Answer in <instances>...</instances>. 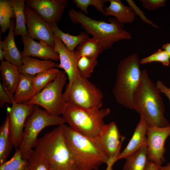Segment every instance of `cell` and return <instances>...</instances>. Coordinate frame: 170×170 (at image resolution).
<instances>
[{
  "label": "cell",
  "instance_id": "obj_1",
  "mask_svg": "<svg viewBox=\"0 0 170 170\" xmlns=\"http://www.w3.org/2000/svg\"><path fill=\"white\" fill-rule=\"evenodd\" d=\"M159 90L146 70L141 71L140 80L133 96V109L148 126L163 128L170 125L164 116L165 107Z\"/></svg>",
  "mask_w": 170,
  "mask_h": 170
},
{
  "label": "cell",
  "instance_id": "obj_2",
  "mask_svg": "<svg viewBox=\"0 0 170 170\" xmlns=\"http://www.w3.org/2000/svg\"><path fill=\"white\" fill-rule=\"evenodd\" d=\"M64 136L71 152L77 170H98L110 158L92 139L77 132L69 126L62 124Z\"/></svg>",
  "mask_w": 170,
  "mask_h": 170
},
{
  "label": "cell",
  "instance_id": "obj_3",
  "mask_svg": "<svg viewBox=\"0 0 170 170\" xmlns=\"http://www.w3.org/2000/svg\"><path fill=\"white\" fill-rule=\"evenodd\" d=\"M72 22L80 24L86 33L98 40L105 50L111 48L113 44L120 41L132 39L131 33L123 28V25L115 18H109V23L93 19L82 11L71 8L68 12Z\"/></svg>",
  "mask_w": 170,
  "mask_h": 170
},
{
  "label": "cell",
  "instance_id": "obj_4",
  "mask_svg": "<svg viewBox=\"0 0 170 170\" xmlns=\"http://www.w3.org/2000/svg\"><path fill=\"white\" fill-rule=\"evenodd\" d=\"M34 150L47 160L52 170H77L62 124L39 138Z\"/></svg>",
  "mask_w": 170,
  "mask_h": 170
},
{
  "label": "cell",
  "instance_id": "obj_5",
  "mask_svg": "<svg viewBox=\"0 0 170 170\" xmlns=\"http://www.w3.org/2000/svg\"><path fill=\"white\" fill-rule=\"evenodd\" d=\"M140 64L139 54L134 53L121 60L117 66L113 95L118 104L130 109H134L133 96L140 80Z\"/></svg>",
  "mask_w": 170,
  "mask_h": 170
},
{
  "label": "cell",
  "instance_id": "obj_6",
  "mask_svg": "<svg viewBox=\"0 0 170 170\" xmlns=\"http://www.w3.org/2000/svg\"><path fill=\"white\" fill-rule=\"evenodd\" d=\"M110 110L104 109H85L67 103L62 114L65 122L78 133L92 138L97 134L105 124L104 118Z\"/></svg>",
  "mask_w": 170,
  "mask_h": 170
},
{
  "label": "cell",
  "instance_id": "obj_7",
  "mask_svg": "<svg viewBox=\"0 0 170 170\" xmlns=\"http://www.w3.org/2000/svg\"><path fill=\"white\" fill-rule=\"evenodd\" d=\"M65 122L63 117L53 115L40 108L38 105H34L26 122L22 142L19 148L23 158L27 160L31 151L37 143L38 134L43 129L49 126H59Z\"/></svg>",
  "mask_w": 170,
  "mask_h": 170
},
{
  "label": "cell",
  "instance_id": "obj_8",
  "mask_svg": "<svg viewBox=\"0 0 170 170\" xmlns=\"http://www.w3.org/2000/svg\"><path fill=\"white\" fill-rule=\"evenodd\" d=\"M62 97L66 103L81 108L100 109L102 106L101 91L88 79L81 76L67 86Z\"/></svg>",
  "mask_w": 170,
  "mask_h": 170
},
{
  "label": "cell",
  "instance_id": "obj_9",
  "mask_svg": "<svg viewBox=\"0 0 170 170\" xmlns=\"http://www.w3.org/2000/svg\"><path fill=\"white\" fill-rule=\"evenodd\" d=\"M68 79L65 72L60 71L54 81L26 103L40 106L53 115H62L67 105L62 91Z\"/></svg>",
  "mask_w": 170,
  "mask_h": 170
},
{
  "label": "cell",
  "instance_id": "obj_10",
  "mask_svg": "<svg viewBox=\"0 0 170 170\" xmlns=\"http://www.w3.org/2000/svg\"><path fill=\"white\" fill-rule=\"evenodd\" d=\"M91 138L109 158L116 160L121 153L122 144L125 137L122 136L116 124L113 122L105 124L99 132Z\"/></svg>",
  "mask_w": 170,
  "mask_h": 170
},
{
  "label": "cell",
  "instance_id": "obj_11",
  "mask_svg": "<svg viewBox=\"0 0 170 170\" xmlns=\"http://www.w3.org/2000/svg\"><path fill=\"white\" fill-rule=\"evenodd\" d=\"M170 136V125L163 128L148 126L147 136V158L149 161L159 166L165 161V143Z\"/></svg>",
  "mask_w": 170,
  "mask_h": 170
},
{
  "label": "cell",
  "instance_id": "obj_12",
  "mask_svg": "<svg viewBox=\"0 0 170 170\" xmlns=\"http://www.w3.org/2000/svg\"><path fill=\"white\" fill-rule=\"evenodd\" d=\"M24 12L29 36L54 48V35L50 25L26 4Z\"/></svg>",
  "mask_w": 170,
  "mask_h": 170
},
{
  "label": "cell",
  "instance_id": "obj_13",
  "mask_svg": "<svg viewBox=\"0 0 170 170\" xmlns=\"http://www.w3.org/2000/svg\"><path fill=\"white\" fill-rule=\"evenodd\" d=\"M34 105L26 103H16L13 98L11 107L7 108V113L9 117L11 136L15 149L19 148L21 144L25 124Z\"/></svg>",
  "mask_w": 170,
  "mask_h": 170
},
{
  "label": "cell",
  "instance_id": "obj_14",
  "mask_svg": "<svg viewBox=\"0 0 170 170\" xmlns=\"http://www.w3.org/2000/svg\"><path fill=\"white\" fill-rule=\"evenodd\" d=\"M26 4L49 25L61 19L68 3L66 0H26Z\"/></svg>",
  "mask_w": 170,
  "mask_h": 170
},
{
  "label": "cell",
  "instance_id": "obj_15",
  "mask_svg": "<svg viewBox=\"0 0 170 170\" xmlns=\"http://www.w3.org/2000/svg\"><path fill=\"white\" fill-rule=\"evenodd\" d=\"M54 50L59 56L60 63L57 68L63 69L67 75L68 86L74 79L81 76L77 68V60L74 51L68 50L61 40L54 36Z\"/></svg>",
  "mask_w": 170,
  "mask_h": 170
},
{
  "label": "cell",
  "instance_id": "obj_16",
  "mask_svg": "<svg viewBox=\"0 0 170 170\" xmlns=\"http://www.w3.org/2000/svg\"><path fill=\"white\" fill-rule=\"evenodd\" d=\"M24 48L22 52L23 57L32 56L44 60L57 61L59 60L58 54L54 48L42 42H37L29 36L21 38Z\"/></svg>",
  "mask_w": 170,
  "mask_h": 170
},
{
  "label": "cell",
  "instance_id": "obj_17",
  "mask_svg": "<svg viewBox=\"0 0 170 170\" xmlns=\"http://www.w3.org/2000/svg\"><path fill=\"white\" fill-rule=\"evenodd\" d=\"M148 126L144 119L140 117L131 139L124 149L116 158V162L120 159H126L143 146H147V133Z\"/></svg>",
  "mask_w": 170,
  "mask_h": 170
},
{
  "label": "cell",
  "instance_id": "obj_18",
  "mask_svg": "<svg viewBox=\"0 0 170 170\" xmlns=\"http://www.w3.org/2000/svg\"><path fill=\"white\" fill-rule=\"evenodd\" d=\"M15 24L13 19L11 20L9 32L2 41L4 59L6 61L19 67L22 65V53L18 49L14 40V30Z\"/></svg>",
  "mask_w": 170,
  "mask_h": 170
},
{
  "label": "cell",
  "instance_id": "obj_19",
  "mask_svg": "<svg viewBox=\"0 0 170 170\" xmlns=\"http://www.w3.org/2000/svg\"><path fill=\"white\" fill-rule=\"evenodd\" d=\"M110 5L105 7L102 14L105 16H112L122 24L133 22L135 18L134 12L129 7L124 5L120 0H108Z\"/></svg>",
  "mask_w": 170,
  "mask_h": 170
},
{
  "label": "cell",
  "instance_id": "obj_20",
  "mask_svg": "<svg viewBox=\"0 0 170 170\" xmlns=\"http://www.w3.org/2000/svg\"><path fill=\"white\" fill-rule=\"evenodd\" d=\"M0 71L2 84L9 94L14 96L21 76L18 67L4 61L1 64Z\"/></svg>",
  "mask_w": 170,
  "mask_h": 170
},
{
  "label": "cell",
  "instance_id": "obj_21",
  "mask_svg": "<svg viewBox=\"0 0 170 170\" xmlns=\"http://www.w3.org/2000/svg\"><path fill=\"white\" fill-rule=\"evenodd\" d=\"M22 65L18 67L21 74L33 76L51 68L58 67L59 64L51 60H41L31 56L23 57Z\"/></svg>",
  "mask_w": 170,
  "mask_h": 170
},
{
  "label": "cell",
  "instance_id": "obj_22",
  "mask_svg": "<svg viewBox=\"0 0 170 170\" xmlns=\"http://www.w3.org/2000/svg\"><path fill=\"white\" fill-rule=\"evenodd\" d=\"M34 76L21 74L20 80L13 96L15 102L19 104L27 103L36 95L33 85Z\"/></svg>",
  "mask_w": 170,
  "mask_h": 170
},
{
  "label": "cell",
  "instance_id": "obj_23",
  "mask_svg": "<svg viewBox=\"0 0 170 170\" xmlns=\"http://www.w3.org/2000/svg\"><path fill=\"white\" fill-rule=\"evenodd\" d=\"M50 25L54 35L59 38L67 49L71 52H74L75 48L79 45L90 38L86 32L82 31L77 35H72L61 31L57 23H54Z\"/></svg>",
  "mask_w": 170,
  "mask_h": 170
},
{
  "label": "cell",
  "instance_id": "obj_24",
  "mask_svg": "<svg viewBox=\"0 0 170 170\" xmlns=\"http://www.w3.org/2000/svg\"><path fill=\"white\" fill-rule=\"evenodd\" d=\"M13 146L9 117L7 113L6 119L0 128V165L7 161Z\"/></svg>",
  "mask_w": 170,
  "mask_h": 170
},
{
  "label": "cell",
  "instance_id": "obj_25",
  "mask_svg": "<svg viewBox=\"0 0 170 170\" xmlns=\"http://www.w3.org/2000/svg\"><path fill=\"white\" fill-rule=\"evenodd\" d=\"M105 50L103 44L97 39L92 37L79 45L74 53L77 59L82 56L97 58Z\"/></svg>",
  "mask_w": 170,
  "mask_h": 170
},
{
  "label": "cell",
  "instance_id": "obj_26",
  "mask_svg": "<svg viewBox=\"0 0 170 170\" xmlns=\"http://www.w3.org/2000/svg\"><path fill=\"white\" fill-rule=\"evenodd\" d=\"M10 1L14 11L15 18V24L14 32V36L20 35L23 37L28 36L24 12L25 0Z\"/></svg>",
  "mask_w": 170,
  "mask_h": 170
},
{
  "label": "cell",
  "instance_id": "obj_27",
  "mask_svg": "<svg viewBox=\"0 0 170 170\" xmlns=\"http://www.w3.org/2000/svg\"><path fill=\"white\" fill-rule=\"evenodd\" d=\"M147 146L142 147L133 155L127 158L123 170H144L147 162Z\"/></svg>",
  "mask_w": 170,
  "mask_h": 170
},
{
  "label": "cell",
  "instance_id": "obj_28",
  "mask_svg": "<svg viewBox=\"0 0 170 170\" xmlns=\"http://www.w3.org/2000/svg\"><path fill=\"white\" fill-rule=\"evenodd\" d=\"M60 71L56 68H51L33 76V85L36 95L56 78Z\"/></svg>",
  "mask_w": 170,
  "mask_h": 170
},
{
  "label": "cell",
  "instance_id": "obj_29",
  "mask_svg": "<svg viewBox=\"0 0 170 170\" xmlns=\"http://www.w3.org/2000/svg\"><path fill=\"white\" fill-rule=\"evenodd\" d=\"M14 17V11L10 0H0V26L1 32L4 33L9 29L10 19Z\"/></svg>",
  "mask_w": 170,
  "mask_h": 170
},
{
  "label": "cell",
  "instance_id": "obj_30",
  "mask_svg": "<svg viewBox=\"0 0 170 170\" xmlns=\"http://www.w3.org/2000/svg\"><path fill=\"white\" fill-rule=\"evenodd\" d=\"M28 166V161L23 158L20 150L17 148L10 159L0 165V170H24Z\"/></svg>",
  "mask_w": 170,
  "mask_h": 170
},
{
  "label": "cell",
  "instance_id": "obj_31",
  "mask_svg": "<svg viewBox=\"0 0 170 170\" xmlns=\"http://www.w3.org/2000/svg\"><path fill=\"white\" fill-rule=\"evenodd\" d=\"M97 63V58L82 56L77 61V66L80 76L85 79L89 78Z\"/></svg>",
  "mask_w": 170,
  "mask_h": 170
},
{
  "label": "cell",
  "instance_id": "obj_32",
  "mask_svg": "<svg viewBox=\"0 0 170 170\" xmlns=\"http://www.w3.org/2000/svg\"><path fill=\"white\" fill-rule=\"evenodd\" d=\"M31 170H52L47 160L34 150H32L27 159Z\"/></svg>",
  "mask_w": 170,
  "mask_h": 170
},
{
  "label": "cell",
  "instance_id": "obj_33",
  "mask_svg": "<svg viewBox=\"0 0 170 170\" xmlns=\"http://www.w3.org/2000/svg\"><path fill=\"white\" fill-rule=\"evenodd\" d=\"M154 62L161 63L166 66H168L170 63V56L164 50L159 49L152 54L140 60L141 64H144Z\"/></svg>",
  "mask_w": 170,
  "mask_h": 170
},
{
  "label": "cell",
  "instance_id": "obj_34",
  "mask_svg": "<svg viewBox=\"0 0 170 170\" xmlns=\"http://www.w3.org/2000/svg\"><path fill=\"white\" fill-rule=\"evenodd\" d=\"M108 2V0H73V2L76 4V7L86 14H88V8L90 5L93 6L98 12L103 14L105 7L104 4Z\"/></svg>",
  "mask_w": 170,
  "mask_h": 170
},
{
  "label": "cell",
  "instance_id": "obj_35",
  "mask_svg": "<svg viewBox=\"0 0 170 170\" xmlns=\"http://www.w3.org/2000/svg\"><path fill=\"white\" fill-rule=\"evenodd\" d=\"M143 7L149 10H154L165 6L166 0H139Z\"/></svg>",
  "mask_w": 170,
  "mask_h": 170
},
{
  "label": "cell",
  "instance_id": "obj_36",
  "mask_svg": "<svg viewBox=\"0 0 170 170\" xmlns=\"http://www.w3.org/2000/svg\"><path fill=\"white\" fill-rule=\"evenodd\" d=\"M126 1L128 3L129 7L134 12L135 14L139 16L142 20L151 25L154 27L156 28H159L158 26L154 24L151 21L146 18L144 15V12L140 9L133 1L132 0H127Z\"/></svg>",
  "mask_w": 170,
  "mask_h": 170
},
{
  "label": "cell",
  "instance_id": "obj_37",
  "mask_svg": "<svg viewBox=\"0 0 170 170\" xmlns=\"http://www.w3.org/2000/svg\"><path fill=\"white\" fill-rule=\"evenodd\" d=\"M13 96L11 95L3 84L0 83V107H3L6 103L12 104Z\"/></svg>",
  "mask_w": 170,
  "mask_h": 170
},
{
  "label": "cell",
  "instance_id": "obj_38",
  "mask_svg": "<svg viewBox=\"0 0 170 170\" xmlns=\"http://www.w3.org/2000/svg\"><path fill=\"white\" fill-rule=\"evenodd\" d=\"M156 86L160 93H163L167 97L170 103V88L167 87L160 80L157 81Z\"/></svg>",
  "mask_w": 170,
  "mask_h": 170
},
{
  "label": "cell",
  "instance_id": "obj_39",
  "mask_svg": "<svg viewBox=\"0 0 170 170\" xmlns=\"http://www.w3.org/2000/svg\"><path fill=\"white\" fill-rule=\"evenodd\" d=\"M160 167L153 162L148 160L144 170H158Z\"/></svg>",
  "mask_w": 170,
  "mask_h": 170
},
{
  "label": "cell",
  "instance_id": "obj_40",
  "mask_svg": "<svg viewBox=\"0 0 170 170\" xmlns=\"http://www.w3.org/2000/svg\"><path fill=\"white\" fill-rule=\"evenodd\" d=\"M116 162V161L115 158H110L109 161L106 164L107 166L105 170H112L113 166Z\"/></svg>",
  "mask_w": 170,
  "mask_h": 170
},
{
  "label": "cell",
  "instance_id": "obj_41",
  "mask_svg": "<svg viewBox=\"0 0 170 170\" xmlns=\"http://www.w3.org/2000/svg\"><path fill=\"white\" fill-rule=\"evenodd\" d=\"M4 59V53L3 50V46L2 44V41L1 40V38L0 40V60L1 62L3 61Z\"/></svg>",
  "mask_w": 170,
  "mask_h": 170
},
{
  "label": "cell",
  "instance_id": "obj_42",
  "mask_svg": "<svg viewBox=\"0 0 170 170\" xmlns=\"http://www.w3.org/2000/svg\"><path fill=\"white\" fill-rule=\"evenodd\" d=\"M162 49L165 51L170 56V42L163 44Z\"/></svg>",
  "mask_w": 170,
  "mask_h": 170
},
{
  "label": "cell",
  "instance_id": "obj_43",
  "mask_svg": "<svg viewBox=\"0 0 170 170\" xmlns=\"http://www.w3.org/2000/svg\"><path fill=\"white\" fill-rule=\"evenodd\" d=\"M158 170H170V162L167 163L165 166H160Z\"/></svg>",
  "mask_w": 170,
  "mask_h": 170
},
{
  "label": "cell",
  "instance_id": "obj_44",
  "mask_svg": "<svg viewBox=\"0 0 170 170\" xmlns=\"http://www.w3.org/2000/svg\"><path fill=\"white\" fill-rule=\"evenodd\" d=\"M24 170H31L30 167H29V166L26 167L25 169Z\"/></svg>",
  "mask_w": 170,
  "mask_h": 170
}]
</instances>
